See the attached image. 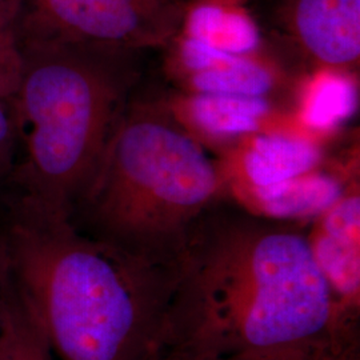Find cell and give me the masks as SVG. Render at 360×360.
<instances>
[{
	"label": "cell",
	"instance_id": "6da1fadb",
	"mask_svg": "<svg viewBox=\"0 0 360 360\" xmlns=\"http://www.w3.org/2000/svg\"><path fill=\"white\" fill-rule=\"evenodd\" d=\"M345 312L309 232L232 195L196 220L171 264L148 352L231 358L345 348Z\"/></svg>",
	"mask_w": 360,
	"mask_h": 360
},
{
	"label": "cell",
	"instance_id": "7a4b0ae2",
	"mask_svg": "<svg viewBox=\"0 0 360 360\" xmlns=\"http://www.w3.org/2000/svg\"><path fill=\"white\" fill-rule=\"evenodd\" d=\"M7 267L59 360H143L167 303L171 266H155L16 202L1 236Z\"/></svg>",
	"mask_w": 360,
	"mask_h": 360
},
{
	"label": "cell",
	"instance_id": "3957f363",
	"mask_svg": "<svg viewBox=\"0 0 360 360\" xmlns=\"http://www.w3.org/2000/svg\"><path fill=\"white\" fill-rule=\"evenodd\" d=\"M143 56L22 38L10 102L19 202L71 218L119 122L142 94Z\"/></svg>",
	"mask_w": 360,
	"mask_h": 360
},
{
	"label": "cell",
	"instance_id": "277c9868",
	"mask_svg": "<svg viewBox=\"0 0 360 360\" xmlns=\"http://www.w3.org/2000/svg\"><path fill=\"white\" fill-rule=\"evenodd\" d=\"M230 195L226 168L167 105L139 94L70 219L132 257L171 266L196 220Z\"/></svg>",
	"mask_w": 360,
	"mask_h": 360
},
{
	"label": "cell",
	"instance_id": "5b68a950",
	"mask_svg": "<svg viewBox=\"0 0 360 360\" xmlns=\"http://www.w3.org/2000/svg\"><path fill=\"white\" fill-rule=\"evenodd\" d=\"M187 10L179 0H23L22 38L163 51L179 37Z\"/></svg>",
	"mask_w": 360,
	"mask_h": 360
},
{
	"label": "cell",
	"instance_id": "8992f818",
	"mask_svg": "<svg viewBox=\"0 0 360 360\" xmlns=\"http://www.w3.org/2000/svg\"><path fill=\"white\" fill-rule=\"evenodd\" d=\"M264 44L311 75L348 74L360 58V0H250Z\"/></svg>",
	"mask_w": 360,
	"mask_h": 360
},
{
	"label": "cell",
	"instance_id": "52a82bcc",
	"mask_svg": "<svg viewBox=\"0 0 360 360\" xmlns=\"http://www.w3.org/2000/svg\"><path fill=\"white\" fill-rule=\"evenodd\" d=\"M188 94L263 96L274 87V75L252 56L212 49L180 34L167 49Z\"/></svg>",
	"mask_w": 360,
	"mask_h": 360
},
{
	"label": "cell",
	"instance_id": "ba28073f",
	"mask_svg": "<svg viewBox=\"0 0 360 360\" xmlns=\"http://www.w3.org/2000/svg\"><path fill=\"white\" fill-rule=\"evenodd\" d=\"M359 203L358 195H343L319 215L309 233L315 257L343 312L359 306Z\"/></svg>",
	"mask_w": 360,
	"mask_h": 360
},
{
	"label": "cell",
	"instance_id": "9c48e42d",
	"mask_svg": "<svg viewBox=\"0 0 360 360\" xmlns=\"http://www.w3.org/2000/svg\"><path fill=\"white\" fill-rule=\"evenodd\" d=\"M168 108L190 132L214 138L252 135L271 112L267 98L223 94H188Z\"/></svg>",
	"mask_w": 360,
	"mask_h": 360
},
{
	"label": "cell",
	"instance_id": "30bf717a",
	"mask_svg": "<svg viewBox=\"0 0 360 360\" xmlns=\"http://www.w3.org/2000/svg\"><path fill=\"white\" fill-rule=\"evenodd\" d=\"M180 34L243 56L257 55L266 46L254 13L239 1L202 0L190 4Z\"/></svg>",
	"mask_w": 360,
	"mask_h": 360
},
{
	"label": "cell",
	"instance_id": "8fae6325",
	"mask_svg": "<svg viewBox=\"0 0 360 360\" xmlns=\"http://www.w3.org/2000/svg\"><path fill=\"white\" fill-rule=\"evenodd\" d=\"M321 150L303 138L285 134L254 135L242 154L245 188H267L312 172Z\"/></svg>",
	"mask_w": 360,
	"mask_h": 360
},
{
	"label": "cell",
	"instance_id": "7c38bea8",
	"mask_svg": "<svg viewBox=\"0 0 360 360\" xmlns=\"http://www.w3.org/2000/svg\"><path fill=\"white\" fill-rule=\"evenodd\" d=\"M250 191L254 206L259 208L255 212L285 220L319 217L345 195L338 180L316 172Z\"/></svg>",
	"mask_w": 360,
	"mask_h": 360
},
{
	"label": "cell",
	"instance_id": "4fadbf2b",
	"mask_svg": "<svg viewBox=\"0 0 360 360\" xmlns=\"http://www.w3.org/2000/svg\"><path fill=\"white\" fill-rule=\"evenodd\" d=\"M0 360H53L50 343L7 263L0 281Z\"/></svg>",
	"mask_w": 360,
	"mask_h": 360
},
{
	"label": "cell",
	"instance_id": "5bb4252c",
	"mask_svg": "<svg viewBox=\"0 0 360 360\" xmlns=\"http://www.w3.org/2000/svg\"><path fill=\"white\" fill-rule=\"evenodd\" d=\"M356 104L358 91L348 74L319 71L303 95L302 119L312 129H334L354 115Z\"/></svg>",
	"mask_w": 360,
	"mask_h": 360
},
{
	"label": "cell",
	"instance_id": "9a60e30c",
	"mask_svg": "<svg viewBox=\"0 0 360 360\" xmlns=\"http://www.w3.org/2000/svg\"><path fill=\"white\" fill-rule=\"evenodd\" d=\"M23 0H0V98L10 104L22 65Z\"/></svg>",
	"mask_w": 360,
	"mask_h": 360
},
{
	"label": "cell",
	"instance_id": "2e32d148",
	"mask_svg": "<svg viewBox=\"0 0 360 360\" xmlns=\"http://www.w3.org/2000/svg\"><path fill=\"white\" fill-rule=\"evenodd\" d=\"M143 360H331L327 352L315 351H288L267 355H245L231 358H191L167 352H150Z\"/></svg>",
	"mask_w": 360,
	"mask_h": 360
},
{
	"label": "cell",
	"instance_id": "e0dca14e",
	"mask_svg": "<svg viewBox=\"0 0 360 360\" xmlns=\"http://www.w3.org/2000/svg\"><path fill=\"white\" fill-rule=\"evenodd\" d=\"M16 155V135L10 104L0 98V178L10 174Z\"/></svg>",
	"mask_w": 360,
	"mask_h": 360
},
{
	"label": "cell",
	"instance_id": "ac0fdd59",
	"mask_svg": "<svg viewBox=\"0 0 360 360\" xmlns=\"http://www.w3.org/2000/svg\"><path fill=\"white\" fill-rule=\"evenodd\" d=\"M6 263H7V257H6V248H4L3 239L0 238V281H1L3 272H4V269H6Z\"/></svg>",
	"mask_w": 360,
	"mask_h": 360
},
{
	"label": "cell",
	"instance_id": "d6986e66",
	"mask_svg": "<svg viewBox=\"0 0 360 360\" xmlns=\"http://www.w3.org/2000/svg\"><path fill=\"white\" fill-rule=\"evenodd\" d=\"M179 1H183V3H186V4H193V3H196V1H202V0H179ZM229 1H239V3H247L248 0H229Z\"/></svg>",
	"mask_w": 360,
	"mask_h": 360
}]
</instances>
